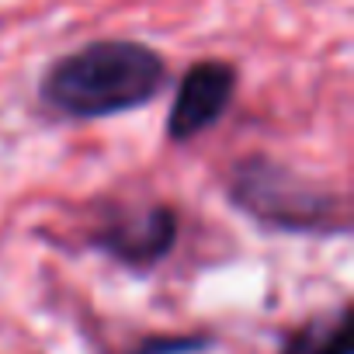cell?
<instances>
[{
  "mask_svg": "<svg viewBox=\"0 0 354 354\" xmlns=\"http://www.w3.org/2000/svg\"><path fill=\"white\" fill-rule=\"evenodd\" d=\"M240 73L226 59H202L188 66L174 91V104L167 115V136L170 142H192L205 129H212L236 97Z\"/></svg>",
  "mask_w": 354,
  "mask_h": 354,
  "instance_id": "4",
  "label": "cell"
},
{
  "mask_svg": "<svg viewBox=\"0 0 354 354\" xmlns=\"http://www.w3.org/2000/svg\"><path fill=\"white\" fill-rule=\"evenodd\" d=\"M230 202L254 223L292 236H347L354 212L347 192L326 188L271 156H243L230 181Z\"/></svg>",
  "mask_w": 354,
  "mask_h": 354,
  "instance_id": "2",
  "label": "cell"
},
{
  "mask_svg": "<svg viewBox=\"0 0 354 354\" xmlns=\"http://www.w3.org/2000/svg\"><path fill=\"white\" fill-rule=\"evenodd\" d=\"M181 236V219L163 202L149 205H104L87 243L129 271H153Z\"/></svg>",
  "mask_w": 354,
  "mask_h": 354,
  "instance_id": "3",
  "label": "cell"
},
{
  "mask_svg": "<svg viewBox=\"0 0 354 354\" xmlns=\"http://www.w3.org/2000/svg\"><path fill=\"white\" fill-rule=\"evenodd\" d=\"M167 59L136 39H97L59 56L39 80V101L70 122L146 108L167 87Z\"/></svg>",
  "mask_w": 354,
  "mask_h": 354,
  "instance_id": "1",
  "label": "cell"
},
{
  "mask_svg": "<svg viewBox=\"0 0 354 354\" xmlns=\"http://www.w3.org/2000/svg\"><path fill=\"white\" fill-rule=\"evenodd\" d=\"M278 354H354L351 337V306H337L333 313H319L281 340Z\"/></svg>",
  "mask_w": 354,
  "mask_h": 354,
  "instance_id": "5",
  "label": "cell"
},
{
  "mask_svg": "<svg viewBox=\"0 0 354 354\" xmlns=\"http://www.w3.org/2000/svg\"><path fill=\"white\" fill-rule=\"evenodd\" d=\"M216 347V337L209 333H185V337H146L136 354H202V351H212Z\"/></svg>",
  "mask_w": 354,
  "mask_h": 354,
  "instance_id": "6",
  "label": "cell"
}]
</instances>
